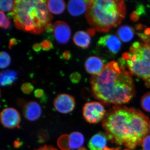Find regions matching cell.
<instances>
[{
	"instance_id": "cell-1",
	"label": "cell",
	"mask_w": 150,
	"mask_h": 150,
	"mask_svg": "<svg viewBox=\"0 0 150 150\" xmlns=\"http://www.w3.org/2000/svg\"><path fill=\"white\" fill-rule=\"evenodd\" d=\"M149 123L147 116L140 110L116 105L105 114L102 126L112 143L134 149L149 133Z\"/></svg>"
},
{
	"instance_id": "cell-2",
	"label": "cell",
	"mask_w": 150,
	"mask_h": 150,
	"mask_svg": "<svg viewBox=\"0 0 150 150\" xmlns=\"http://www.w3.org/2000/svg\"><path fill=\"white\" fill-rule=\"evenodd\" d=\"M90 83L94 98L106 104L127 103L136 93L131 73L115 61L109 62L101 72L93 76Z\"/></svg>"
},
{
	"instance_id": "cell-3",
	"label": "cell",
	"mask_w": 150,
	"mask_h": 150,
	"mask_svg": "<svg viewBox=\"0 0 150 150\" xmlns=\"http://www.w3.org/2000/svg\"><path fill=\"white\" fill-rule=\"evenodd\" d=\"M8 15L17 29L35 34L52 30L53 16L48 10L47 1H15L13 9Z\"/></svg>"
},
{
	"instance_id": "cell-4",
	"label": "cell",
	"mask_w": 150,
	"mask_h": 150,
	"mask_svg": "<svg viewBox=\"0 0 150 150\" xmlns=\"http://www.w3.org/2000/svg\"><path fill=\"white\" fill-rule=\"evenodd\" d=\"M126 12L124 1L92 0L89 2L86 17L95 30L106 33L121 24Z\"/></svg>"
},
{
	"instance_id": "cell-5",
	"label": "cell",
	"mask_w": 150,
	"mask_h": 150,
	"mask_svg": "<svg viewBox=\"0 0 150 150\" xmlns=\"http://www.w3.org/2000/svg\"><path fill=\"white\" fill-rule=\"evenodd\" d=\"M129 72L143 80L150 81V42H134L122 54Z\"/></svg>"
},
{
	"instance_id": "cell-6",
	"label": "cell",
	"mask_w": 150,
	"mask_h": 150,
	"mask_svg": "<svg viewBox=\"0 0 150 150\" xmlns=\"http://www.w3.org/2000/svg\"><path fill=\"white\" fill-rule=\"evenodd\" d=\"M105 112L104 106L96 101L86 103L83 108L84 119L91 124L99 123L103 120L106 114Z\"/></svg>"
},
{
	"instance_id": "cell-7",
	"label": "cell",
	"mask_w": 150,
	"mask_h": 150,
	"mask_svg": "<svg viewBox=\"0 0 150 150\" xmlns=\"http://www.w3.org/2000/svg\"><path fill=\"white\" fill-rule=\"evenodd\" d=\"M1 122L3 126L9 129L19 127L21 121V115L18 110L13 108H6L1 112Z\"/></svg>"
},
{
	"instance_id": "cell-8",
	"label": "cell",
	"mask_w": 150,
	"mask_h": 150,
	"mask_svg": "<svg viewBox=\"0 0 150 150\" xmlns=\"http://www.w3.org/2000/svg\"><path fill=\"white\" fill-rule=\"evenodd\" d=\"M56 110L62 113H68L74 110L76 105L74 98L70 95L62 93L58 95L54 100Z\"/></svg>"
},
{
	"instance_id": "cell-9",
	"label": "cell",
	"mask_w": 150,
	"mask_h": 150,
	"mask_svg": "<svg viewBox=\"0 0 150 150\" xmlns=\"http://www.w3.org/2000/svg\"><path fill=\"white\" fill-rule=\"evenodd\" d=\"M52 29L54 37L58 43L65 44L69 42L71 36V30L66 22L56 21L53 25Z\"/></svg>"
},
{
	"instance_id": "cell-10",
	"label": "cell",
	"mask_w": 150,
	"mask_h": 150,
	"mask_svg": "<svg viewBox=\"0 0 150 150\" xmlns=\"http://www.w3.org/2000/svg\"><path fill=\"white\" fill-rule=\"evenodd\" d=\"M98 44L113 54H118L121 47V40L117 36L111 34L100 37Z\"/></svg>"
},
{
	"instance_id": "cell-11",
	"label": "cell",
	"mask_w": 150,
	"mask_h": 150,
	"mask_svg": "<svg viewBox=\"0 0 150 150\" xmlns=\"http://www.w3.org/2000/svg\"><path fill=\"white\" fill-rule=\"evenodd\" d=\"M41 114V108L36 101H29L25 105L23 108V115L28 121H36L40 118Z\"/></svg>"
},
{
	"instance_id": "cell-12",
	"label": "cell",
	"mask_w": 150,
	"mask_h": 150,
	"mask_svg": "<svg viewBox=\"0 0 150 150\" xmlns=\"http://www.w3.org/2000/svg\"><path fill=\"white\" fill-rule=\"evenodd\" d=\"M84 66L86 71L93 76L98 74L105 67L102 60L99 57L94 56L88 57L86 61Z\"/></svg>"
},
{
	"instance_id": "cell-13",
	"label": "cell",
	"mask_w": 150,
	"mask_h": 150,
	"mask_svg": "<svg viewBox=\"0 0 150 150\" xmlns=\"http://www.w3.org/2000/svg\"><path fill=\"white\" fill-rule=\"evenodd\" d=\"M89 1L72 0L69 2L68 9L71 15L79 16L86 12Z\"/></svg>"
},
{
	"instance_id": "cell-14",
	"label": "cell",
	"mask_w": 150,
	"mask_h": 150,
	"mask_svg": "<svg viewBox=\"0 0 150 150\" xmlns=\"http://www.w3.org/2000/svg\"><path fill=\"white\" fill-rule=\"evenodd\" d=\"M107 142L106 134L100 132L95 134L88 143V147L90 150H103L105 148Z\"/></svg>"
},
{
	"instance_id": "cell-15",
	"label": "cell",
	"mask_w": 150,
	"mask_h": 150,
	"mask_svg": "<svg viewBox=\"0 0 150 150\" xmlns=\"http://www.w3.org/2000/svg\"><path fill=\"white\" fill-rule=\"evenodd\" d=\"M74 43L78 47L86 49L90 45L91 38L88 33L83 30L76 32L73 38Z\"/></svg>"
},
{
	"instance_id": "cell-16",
	"label": "cell",
	"mask_w": 150,
	"mask_h": 150,
	"mask_svg": "<svg viewBox=\"0 0 150 150\" xmlns=\"http://www.w3.org/2000/svg\"><path fill=\"white\" fill-rule=\"evenodd\" d=\"M18 76V73L14 70L3 71L0 75V84L1 86H11L16 81Z\"/></svg>"
},
{
	"instance_id": "cell-17",
	"label": "cell",
	"mask_w": 150,
	"mask_h": 150,
	"mask_svg": "<svg viewBox=\"0 0 150 150\" xmlns=\"http://www.w3.org/2000/svg\"><path fill=\"white\" fill-rule=\"evenodd\" d=\"M135 30L133 27L127 25H122L116 31V35L120 40L125 43L129 42L134 37Z\"/></svg>"
},
{
	"instance_id": "cell-18",
	"label": "cell",
	"mask_w": 150,
	"mask_h": 150,
	"mask_svg": "<svg viewBox=\"0 0 150 150\" xmlns=\"http://www.w3.org/2000/svg\"><path fill=\"white\" fill-rule=\"evenodd\" d=\"M48 10L54 14H60L66 8V4L62 0H50L47 1Z\"/></svg>"
},
{
	"instance_id": "cell-19",
	"label": "cell",
	"mask_w": 150,
	"mask_h": 150,
	"mask_svg": "<svg viewBox=\"0 0 150 150\" xmlns=\"http://www.w3.org/2000/svg\"><path fill=\"white\" fill-rule=\"evenodd\" d=\"M84 141V137L80 132H72L69 135L70 149L75 150L82 147Z\"/></svg>"
},
{
	"instance_id": "cell-20",
	"label": "cell",
	"mask_w": 150,
	"mask_h": 150,
	"mask_svg": "<svg viewBox=\"0 0 150 150\" xmlns=\"http://www.w3.org/2000/svg\"><path fill=\"white\" fill-rule=\"evenodd\" d=\"M58 146L62 150H70L69 135L67 134L62 135L58 139Z\"/></svg>"
},
{
	"instance_id": "cell-21",
	"label": "cell",
	"mask_w": 150,
	"mask_h": 150,
	"mask_svg": "<svg viewBox=\"0 0 150 150\" xmlns=\"http://www.w3.org/2000/svg\"><path fill=\"white\" fill-rule=\"evenodd\" d=\"M11 58L8 53L1 51L0 54V67L1 69H5L11 64Z\"/></svg>"
},
{
	"instance_id": "cell-22",
	"label": "cell",
	"mask_w": 150,
	"mask_h": 150,
	"mask_svg": "<svg viewBox=\"0 0 150 150\" xmlns=\"http://www.w3.org/2000/svg\"><path fill=\"white\" fill-rule=\"evenodd\" d=\"M15 1H0V8L4 12L11 11L14 6Z\"/></svg>"
},
{
	"instance_id": "cell-23",
	"label": "cell",
	"mask_w": 150,
	"mask_h": 150,
	"mask_svg": "<svg viewBox=\"0 0 150 150\" xmlns=\"http://www.w3.org/2000/svg\"><path fill=\"white\" fill-rule=\"evenodd\" d=\"M141 103L142 108L144 110L150 112V92L147 93L142 97Z\"/></svg>"
},
{
	"instance_id": "cell-24",
	"label": "cell",
	"mask_w": 150,
	"mask_h": 150,
	"mask_svg": "<svg viewBox=\"0 0 150 150\" xmlns=\"http://www.w3.org/2000/svg\"><path fill=\"white\" fill-rule=\"evenodd\" d=\"M11 21L4 13L1 11L0 12V27L4 29H8L11 26Z\"/></svg>"
},
{
	"instance_id": "cell-25",
	"label": "cell",
	"mask_w": 150,
	"mask_h": 150,
	"mask_svg": "<svg viewBox=\"0 0 150 150\" xmlns=\"http://www.w3.org/2000/svg\"><path fill=\"white\" fill-rule=\"evenodd\" d=\"M21 89L23 93L30 94L33 91L34 87L30 83H25L22 85Z\"/></svg>"
},
{
	"instance_id": "cell-26",
	"label": "cell",
	"mask_w": 150,
	"mask_h": 150,
	"mask_svg": "<svg viewBox=\"0 0 150 150\" xmlns=\"http://www.w3.org/2000/svg\"><path fill=\"white\" fill-rule=\"evenodd\" d=\"M40 44L42 49L45 51H50L51 49L54 48L53 43L50 40L47 39L43 40Z\"/></svg>"
},
{
	"instance_id": "cell-27",
	"label": "cell",
	"mask_w": 150,
	"mask_h": 150,
	"mask_svg": "<svg viewBox=\"0 0 150 150\" xmlns=\"http://www.w3.org/2000/svg\"><path fill=\"white\" fill-rule=\"evenodd\" d=\"M81 76L80 73L77 72L73 73L70 76V79L71 82L74 84H77L80 81Z\"/></svg>"
},
{
	"instance_id": "cell-28",
	"label": "cell",
	"mask_w": 150,
	"mask_h": 150,
	"mask_svg": "<svg viewBox=\"0 0 150 150\" xmlns=\"http://www.w3.org/2000/svg\"><path fill=\"white\" fill-rule=\"evenodd\" d=\"M142 147L144 150H150V135H147L142 142Z\"/></svg>"
},
{
	"instance_id": "cell-29",
	"label": "cell",
	"mask_w": 150,
	"mask_h": 150,
	"mask_svg": "<svg viewBox=\"0 0 150 150\" xmlns=\"http://www.w3.org/2000/svg\"><path fill=\"white\" fill-rule=\"evenodd\" d=\"M34 93V96L37 98H43L45 96L44 91L41 89H37L35 91Z\"/></svg>"
},
{
	"instance_id": "cell-30",
	"label": "cell",
	"mask_w": 150,
	"mask_h": 150,
	"mask_svg": "<svg viewBox=\"0 0 150 150\" xmlns=\"http://www.w3.org/2000/svg\"><path fill=\"white\" fill-rule=\"evenodd\" d=\"M72 55L69 51H66L63 52L62 57L65 60H69L71 58Z\"/></svg>"
},
{
	"instance_id": "cell-31",
	"label": "cell",
	"mask_w": 150,
	"mask_h": 150,
	"mask_svg": "<svg viewBox=\"0 0 150 150\" xmlns=\"http://www.w3.org/2000/svg\"><path fill=\"white\" fill-rule=\"evenodd\" d=\"M18 43V40L16 38H12L9 41L8 48L9 49H11L13 46H15Z\"/></svg>"
},
{
	"instance_id": "cell-32",
	"label": "cell",
	"mask_w": 150,
	"mask_h": 150,
	"mask_svg": "<svg viewBox=\"0 0 150 150\" xmlns=\"http://www.w3.org/2000/svg\"><path fill=\"white\" fill-rule=\"evenodd\" d=\"M35 150H58L56 148L50 146L45 145Z\"/></svg>"
},
{
	"instance_id": "cell-33",
	"label": "cell",
	"mask_w": 150,
	"mask_h": 150,
	"mask_svg": "<svg viewBox=\"0 0 150 150\" xmlns=\"http://www.w3.org/2000/svg\"><path fill=\"white\" fill-rule=\"evenodd\" d=\"M33 49L36 52H38L41 50V46L40 43H35L33 46Z\"/></svg>"
},
{
	"instance_id": "cell-34",
	"label": "cell",
	"mask_w": 150,
	"mask_h": 150,
	"mask_svg": "<svg viewBox=\"0 0 150 150\" xmlns=\"http://www.w3.org/2000/svg\"><path fill=\"white\" fill-rule=\"evenodd\" d=\"M95 30L93 28H90V29H88V30L87 31V33L89 35L93 36V35H94L95 33Z\"/></svg>"
},
{
	"instance_id": "cell-35",
	"label": "cell",
	"mask_w": 150,
	"mask_h": 150,
	"mask_svg": "<svg viewBox=\"0 0 150 150\" xmlns=\"http://www.w3.org/2000/svg\"><path fill=\"white\" fill-rule=\"evenodd\" d=\"M22 144L21 142L20 141H16L14 142V145L15 147L16 148L20 147L21 145Z\"/></svg>"
},
{
	"instance_id": "cell-36",
	"label": "cell",
	"mask_w": 150,
	"mask_h": 150,
	"mask_svg": "<svg viewBox=\"0 0 150 150\" xmlns=\"http://www.w3.org/2000/svg\"><path fill=\"white\" fill-rule=\"evenodd\" d=\"M103 150H119L117 149H111V148H109L105 147Z\"/></svg>"
},
{
	"instance_id": "cell-37",
	"label": "cell",
	"mask_w": 150,
	"mask_h": 150,
	"mask_svg": "<svg viewBox=\"0 0 150 150\" xmlns=\"http://www.w3.org/2000/svg\"><path fill=\"white\" fill-rule=\"evenodd\" d=\"M78 150H87L86 148L83 147H82L79 149H78Z\"/></svg>"
},
{
	"instance_id": "cell-38",
	"label": "cell",
	"mask_w": 150,
	"mask_h": 150,
	"mask_svg": "<svg viewBox=\"0 0 150 150\" xmlns=\"http://www.w3.org/2000/svg\"><path fill=\"white\" fill-rule=\"evenodd\" d=\"M149 130L150 131V123H149Z\"/></svg>"
}]
</instances>
